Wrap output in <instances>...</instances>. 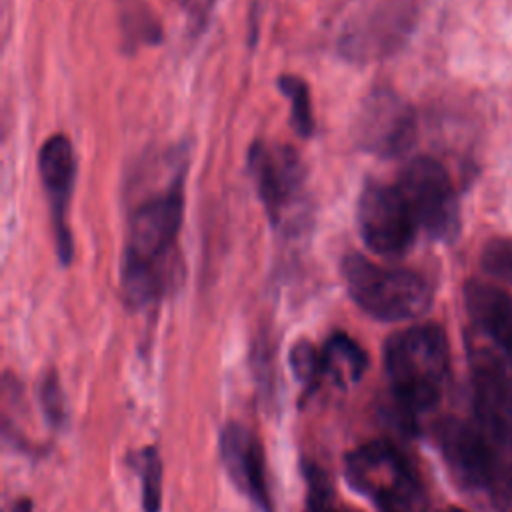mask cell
<instances>
[{"label": "cell", "mask_w": 512, "mask_h": 512, "mask_svg": "<svg viewBox=\"0 0 512 512\" xmlns=\"http://www.w3.org/2000/svg\"><path fill=\"white\" fill-rule=\"evenodd\" d=\"M250 170L254 174L256 192L274 226L284 218L302 190L304 170L298 156L286 146H270L256 142L250 150Z\"/></svg>", "instance_id": "obj_8"}, {"label": "cell", "mask_w": 512, "mask_h": 512, "mask_svg": "<svg viewBox=\"0 0 512 512\" xmlns=\"http://www.w3.org/2000/svg\"><path fill=\"white\" fill-rule=\"evenodd\" d=\"M342 274L352 300L378 320H410L430 308L432 288L414 270L380 266L362 254H348Z\"/></svg>", "instance_id": "obj_3"}, {"label": "cell", "mask_w": 512, "mask_h": 512, "mask_svg": "<svg viewBox=\"0 0 512 512\" xmlns=\"http://www.w3.org/2000/svg\"><path fill=\"white\" fill-rule=\"evenodd\" d=\"M382 512H402V510H396V508H388V510H382Z\"/></svg>", "instance_id": "obj_23"}, {"label": "cell", "mask_w": 512, "mask_h": 512, "mask_svg": "<svg viewBox=\"0 0 512 512\" xmlns=\"http://www.w3.org/2000/svg\"><path fill=\"white\" fill-rule=\"evenodd\" d=\"M40 402L42 408L52 424H58L64 416V404H62V390L58 386V378L54 374H48L42 382L40 390Z\"/></svg>", "instance_id": "obj_19"}, {"label": "cell", "mask_w": 512, "mask_h": 512, "mask_svg": "<svg viewBox=\"0 0 512 512\" xmlns=\"http://www.w3.org/2000/svg\"><path fill=\"white\" fill-rule=\"evenodd\" d=\"M400 12L398 10H378L368 14L362 22L354 24L342 40V50L350 58H374L386 52L390 44L400 38Z\"/></svg>", "instance_id": "obj_13"}, {"label": "cell", "mask_w": 512, "mask_h": 512, "mask_svg": "<svg viewBox=\"0 0 512 512\" xmlns=\"http://www.w3.org/2000/svg\"><path fill=\"white\" fill-rule=\"evenodd\" d=\"M10 512H32V506H30V502H28L26 498H22V500H16V502L12 504Z\"/></svg>", "instance_id": "obj_21"}, {"label": "cell", "mask_w": 512, "mask_h": 512, "mask_svg": "<svg viewBox=\"0 0 512 512\" xmlns=\"http://www.w3.org/2000/svg\"><path fill=\"white\" fill-rule=\"evenodd\" d=\"M308 512H334L330 506H328V498L324 494V486L322 482H318V492L310 496V508Z\"/></svg>", "instance_id": "obj_20"}, {"label": "cell", "mask_w": 512, "mask_h": 512, "mask_svg": "<svg viewBox=\"0 0 512 512\" xmlns=\"http://www.w3.org/2000/svg\"><path fill=\"white\" fill-rule=\"evenodd\" d=\"M38 170L42 184L48 194L52 230L56 240L58 256L64 264L72 258V234L68 228V204L74 188L76 176V158L72 144L66 136L56 134L48 138L38 156Z\"/></svg>", "instance_id": "obj_9"}, {"label": "cell", "mask_w": 512, "mask_h": 512, "mask_svg": "<svg viewBox=\"0 0 512 512\" xmlns=\"http://www.w3.org/2000/svg\"><path fill=\"white\" fill-rule=\"evenodd\" d=\"M222 458L230 478L256 504L268 508L264 458L258 440L240 424H228L222 432Z\"/></svg>", "instance_id": "obj_11"}, {"label": "cell", "mask_w": 512, "mask_h": 512, "mask_svg": "<svg viewBox=\"0 0 512 512\" xmlns=\"http://www.w3.org/2000/svg\"><path fill=\"white\" fill-rule=\"evenodd\" d=\"M442 512H466V510H462V508H446Z\"/></svg>", "instance_id": "obj_22"}, {"label": "cell", "mask_w": 512, "mask_h": 512, "mask_svg": "<svg viewBox=\"0 0 512 512\" xmlns=\"http://www.w3.org/2000/svg\"><path fill=\"white\" fill-rule=\"evenodd\" d=\"M182 214V174L132 212L122 262V286L132 306L144 308L156 302L170 284Z\"/></svg>", "instance_id": "obj_1"}, {"label": "cell", "mask_w": 512, "mask_h": 512, "mask_svg": "<svg viewBox=\"0 0 512 512\" xmlns=\"http://www.w3.org/2000/svg\"><path fill=\"white\" fill-rule=\"evenodd\" d=\"M278 88L290 102L292 128L300 136L308 138L314 132V116H312V106H310L312 102H310L308 86L298 76L286 74V76L278 78Z\"/></svg>", "instance_id": "obj_15"}, {"label": "cell", "mask_w": 512, "mask_h": 512, "mask_svg": "<svg viewBox=\"0 0 512 512\" xmlns=\"http://www.w3.org/2000/svg\"><path fill=\"white\" fill-rule=\"evenodd\" d=\"M416 120L412 108L392 90H374L356 120V138L362 148L380 156H398L414 142Z\"/></svg>", "instance_id": "obj_7"}, {"label": "cell", "mask_w": 512, "mask_h": 512, "mask_svg": "<svg viewBox=\"0 0 512 512\" xmlns=\"http://www.w3.org/2000/svg\"><path fill=\"white\" fill-rule=\"evenodd\" d=\"M440 452L456 478L468 490H484L494 484L496 458L486 438L462 420H446L438 428Z\"/></svg>", "instance_id": "obj_10"}, {"label": "cell", "mask_w": 512, "mask_h": 512, "mask_svg": "<svg viewBox=\"0 0 512 512\" xmlns=\"http://www.w3.org/2000/svg\"><path fill=\"white\" fill-rule=\"evenodd\" d=\"M322 372L328 374L338 386L360 380L368 366L366 352L348 336V334H332L320 352Z\"/></svg>", "instance_id": "obj_14"}, {"label": "cell", "mask_w": 512, "mask_h": 512, "mask_svg": "<svg viewBox=\"0 0 512 512\" xmlns=\"http://www.w3.org/2000/svg\"><path fill=\"white\" fill-rule=\"evenodd\" d=\"M482 268L504 282H512V238L496 236L482 250Z\"/></svg>", "instance_id": "obj_17"}, {"label": "cell", "mask_w": 512, "mask_h": 512, "mask_svg": "<svg viewBox=\"0 0 512 512\" xmlns=\"http://www.w3.org/2000/svg\"><path fill=\"white\" fill-rule=\"evenodd\" d=\"M418 228L434 238H450L458 230V204L446 170L432 158L408 162L396 182Z\"/></svg>", "instance_id": "obj_5"}, {"label": "cell", "mask_w": 512, "mask_h": 512, "mask_svg": "<svg viewBox=\"0 0 512 512\" xmlns=\"http://www.w3.org/2000/svg\"><path fill=\"white\" fill-rule=\"evenodd\" d=\"M346 474L350 484L376 500L382 510H400L414 492L408 466L388 442H368L354 450L346 458Z\"/></svg>", "instance_id": "obj_6"}, {"label": "cell", "mask_w": 512, "mask_h": 512, "mask_svg": "<svg viewBox=\"0 0 512 512\" xmlns=\"http://www.w3.org/2000/svg\"><path fill=\"white\" fill-rule=\"evenodd\" d=\"M290 362H292V370L294 376L304 382V384H312L316 380V376L322 372V362H320V352L306 340L298 342L292 348L290 354Z\"/></svg>", "instance_id": "obj_18"}, {"label": "cell", "mask_w": 512, "mask_h": 512, "mask_svg": "<svg viewBox=\"0 0 512 512\" xmlns=\"http://www.w3.org/2000/svg\"><path fill=\"white\" fill-rule=\"evenodd\" d=\"M464 296L470 316L512 360V296L482 282H470Z\"/></svg>", "instance_id": "obj_12"}, {"label": "cell", "mask_w": 512, "mask_h": 512, "mask_svg": "<svg viewBox=\"0 0 512 512\" xmlns=\"http://www.w3.org/2000/svg\"><path fill=\"white\" fill-rule=\"evenodd\" d=\"M358 230L380 256H402L414 242L418 224L396 184L368 182L358 198Z\"/></svg>", "instance_id": "obj_4"}, {"label": "cell", "mask_w": 512, "mask_h": 512, "mask_svg": "<svg viewBox=\"0 0 512 512\" xmlns=\"http://www.w3.org/2000/svg\"><path fill=\"white\" fill-rule=\"evenodd\" d=\"M386 374L398 404L410 412L434 408L448 376V340L434 324L412 326L388 338Z\"/></svg>", "instance_id": "obj_2"}, {"label": "cell", "mask_w": 512, "mask_h": 512, "mask_svg": "<svg viewBox=\"0 0 512 512\" xmlns=\"http://www.w3.org/2000/svg\"><path fill=\"white\" fill-rule=\"evenodd\" d=\"M162 464L154 448L142 452V506L146 512H158L162 504Z\"/></svg>", "instance_id": "obj_16"}]
</instances>
